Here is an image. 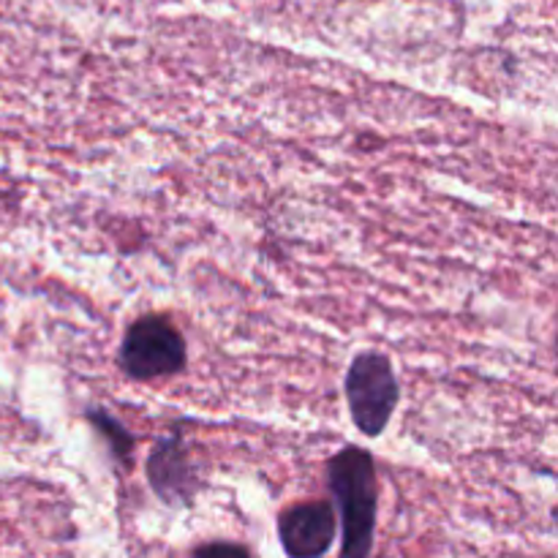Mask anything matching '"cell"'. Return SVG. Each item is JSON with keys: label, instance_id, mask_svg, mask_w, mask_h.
<instances>
[{"label": "cell", "instance_id": "obj_1", "mask_svg": "<svg viewBox=\"0 0 558 558\" xmlns=\"http://www.w3.org/2000/svg\"><path fill=\"white\" fill-rule=\"evenodd\" d=\"M327 480L341 515V558H371L379 512L374 458L360 447H347L330 461Z\"/></svg>", "mask_w": 558, "mask_h": 558}, {"label": "cell", "instance_id": "obj_2", "mask_svg": "<svg viewBox=\"0 0 558 558\" xmlns=\"http://www.w3.org/2000/svg\"><path fill=\"white\" fill-rule=\"evenodd\" d=\"M189 349L185 338L167 316H142L129 325L118 349V365L129 379L150 381L183 371Z\"/></svg>", "mask_w": 558, "mask_h": 558}, {"label": "cell", "instance_id": "obj_3", "mask_svg": "<svg viewBox=\"0 0 558 558\" xmlns=\"http://www.w3.org/2000/svg\"><path fill=\"white\" fill-rule=\"evenodd\" d=\"M401 401L392 363L379 352H360L347 371V403L363 436L376 439L390 425Z\"/></svg>", "mask_w": 558, "mask_h": 558}, {"label": "cell", "instance_id": "obj_4", "mask_svg": "<svg viewBox=\"0 0 558 558\" xmlns=\"http://www.w3.org/2000/svg\"><path fill=\"white\" fill-rule=\"evenodd\" d=\"M147 483L163 505L185 507L202 488L199 466L183 436H161L147 456Z\"/></svg>", "mask_w": 558, "mask_h": 558}, {"label": "cell", "instance_id": "obj_5", "mask_svg": "<svg viewBox=\"0 0 558 558\" xmlns=\"http://www.w3.org/2000/svg\"><path fill=\"white\" fill-rule=\"evenodd\" d=\"M278 537L289 558H322L338 537V515L327 501H300L278 518Z\"/></svg>", "mask_w": 558, "mask_h": 558}, {"label": "cell", "instance_id": "obj_6", "mask_svg": "<svg viewBox=\"0 0 558 558\" xmlns=\"http://www.w3.org/2000/svg\"><path fill=\"white\" fill-rule=\"evenodd\" d=\"M87 420H90V423L96 425L98 434L109 441V450L114 452V458H118V461L131 463L134 439H131L129 430L123 428V423H120V420H114L107 409H90V412H87Z\"/></svg>", "mask_w": 558, "mask_h": 558}, {"label": "cell", "instance_id": "obj_7", "mask_svg": "<svg viewBox=\"0 0 558 558\" xmlns=\"http://www.w3.org/2000/svg\"><path fill=\"white\" fill-rule=\"evenodd\" d=\"M191 558H251V554L243 548V545L207 543V545H202V548H196Z\"/></svg>", "mask_w": 558, "mask_h": 558}]
</instances>
